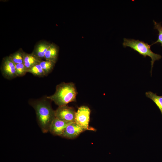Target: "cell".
Returning <instances> with one entry per match:
<instances>
[{"mask_svg":"<svg viewBox=\"0 0 162 162\" xmlns=\"http://www.w3.org/2000/svg\"><path fill=\"white\" fill-rule=\"evenodd\" d=\"M30 105L35 111L38 123L42 132H49L50 125L56 118L55 110L49 103L44 100L32 102Z\"/></svg>","mask_w":162,"mask_h":162,"instance_id":"6da1fadb","label":"cell"},{"mask_svg":"<svg viewBox=\"0 0 162 162\" xmlns=\"http://www.w3.org/2000/svg\"><path fill=\"white\" fill-rule=\"evenodd\" d=\"M77 92L74 84L72 82H63L57 86L54 94L47 97L59 106L67 105L76 101Z\"/></svg>","mask_w":162,"mask_h":162,"instance_id":"7a4b0ae2","label":"cell"},{"mask_svg":"<svg viewBox=\"0 0 162 162\" xmlns=\"http://www.w3.org/2000/svg\"><path fill=\"white\" fill-rule=\"evenodd\" d=\"M122 45L125 47H130L144 57L147 56L150 57L151 59L150 73L152 75V70L154 62L160 59L161 56L153 52L151 49V45L142 40L124 38Z\"/></svg>","mask_w":162,"mask_h":162,"instance_id":"3957f363","label":"cell"},{"mask_svg":"<svg viewBox=\"0 0 162 162\" xmlns=\"http://www.w3.org/2000/svg\"><path fill=\"white\" fill-rule=\"evenodd\" d=\"M91 110L87 106H82L76 112L75 122L86 130L95 131L96 129L89 126Z\"/></svg>","mask_w":162,"mask_h":162,"instance_id":"277c9868","label":"cell"},{"mask_svg":"<svg viewBox=\"0 0 162 162\" xmlns=\"http://www.w3.org/2000/svg\"><path fill=\"white\" fill-rule=\"evenodd\" d=\"M76 113L73 108L67 105L59 106L55 110L56 118L65 121L75 122Z\"/></svg>","mask_w":162,"mask_h":162,"instance_id":"5b68a950","label":"cell"},{"mask_svg":"<svg viewBox=\"0 0 162 162\" xmlns=\"http://www.w3.org/2000/svg\"><path fill=\"white\" fill-rule=\"evenodd\" d=\"M1 70L3 75L7 79H11L17 76L16 64L9 56L3 59Z\"/></svg>","mask_w":162,"mask_h":162,"instance_id":"8992f818","label":"cell"},{"mask_svg":"<svg viewBox=\"0 0 162 162\" xmlns=\"http://www.w3.org/2000/svg\"><path fill=\"white\" fill-rule=\"evenodd\" d=\"M72 122L62 121L55 118L50 125L49 132L54 135L61 136L67 127Z\"/></svg>","mask_w":162,"mask_h":162,"instance_id":"52a82bcc","label":"cell"},{"mask_svg":"<svg viewBox=\"0 0 162 162\" xmlns=\"http://www.w3.org/2000/svg\"><path fill=\"white\" fill-rule=\"evenodd\" d=\"M86 130L75 122H73L67 127L61 137L68 139H74Z\"/></svg>","mask_w":162,"mask_h":162,"instance_id":"ba28073f","label":"cell"},{"mask_svg":"<svg viewBox=\"0 0 162 162\" xmlns=\"http://www.w3.org/2000/svg\"><path fill=\"white\" fill-rule=\"evenodd\" d=\"M41 60L32 53L28 54L24 53L23 63L27 70L34 65L39 64Z\"/></svg>","mask_w":162,"mask_h":162,"instance_id":"9c48e42d","label":"cell"},{"mask_svg":"<svg viewBox=\"0 0 162 162\" xmlns=\"http://www.w3.org/2000/svg\"><path fill=\"white\" fill-rule=\"evenodd\" d=\"M51 44L46 42H41L38 44L35 47L32 53L41 60L44 58L46 53L49 48Z\"/></svg>","mask_w":162,"mask_h":162,"instance_id":"30bf717a","label":"cell"},{"mask_svg":"<svg viewBox=\"0 0 162 162\" xmlns=\"http://www.w3.org/2000/svg\"><path fill=\"white\" fill-rule=\"evenodd\" d=\"M58 50L57 46L54 44L50 45L45 53L44 58L46 60L56 62L58 53Z\"/></svg>","mask_w":162,"mask_h":162,"instance_id":"8fae6325","label":"cell"},{"mask_svg":"<svg viewBox=\"0 0 162 162\" xmlns=\"http://www.w3.org/2000/svg\"><path fill=\"white\" fill-rule=\"evenodd\" d=\"M146 96L155 104L160 110L162 116V96L158 95L156 93L149 91L145 93Z\"/></svg>","mask_w":162,"mask_h":162,"instance_id":"7c38bea8","label":"cell"},{"mask_svg":"<svg viewBox=\"0 0 162 162\" xmlns=\"http://www.w3.org/2000/svg\"><path fill=\"white\" fill-rule=\"evenodd\" d=\"M55 63L49 60L42 61L39 64L43 69L45 76L47 75L53 69Z\"/></svg>","mask_w":162,"mask_h":162,"instance_id":"4fadbf2b","label":"cell"},{"mask_svg":"<svg viewBox=\"0 0 162 162\" xmlns=\"http://www.w3.org/2000/svg\"><path fill=\"white\" fill-rule=\"evenodd\" d=\"M24 52L20 50L9 56L16 64L23 63Z\"/></svg>","mask_w":162,"mask_h":162,"instance_id":"5bb4252c","label":"cell"},{"mask_svg":"<svg viewBox=\"0 0 162 162\" xmlns=\"http://www.w3.org/2000/svg\"><path fill=\"white\" fill-rule=\"evenodd\" d=\"M27 72L31 73L37 76H45L44 72L39 64L34 65L28 70Z\"/></svg>","mask_w":162,"mask_h":162,"instance_id":"9a60e30c","label":"cell"},{"mask_svg":"<svg viewBox=\"0 0 162 162\" xmlns=\"http://www.w3.org/2000/svg\"><path fill=\"white\" fill-rule=\"evenodd\" d=\"M154 26V28L157 30L158 32V39L156 41L154 42L151 45V46L156 44L157 43H160L161 46H162V25L160 23H158L154 20L153 21Z\"/></svg>","mask_w":162,"mask_h":162,"instance_id":"2e32d148","label":"cell"},{"mask_svg":"<svg viewBox=\"0 0 162 162\" xmlns=\"http://www.w3.org/2000/svg\"><path fill=\"white\" fill-rule=\"evenodd\" d=\"M16 69L17 76H22L27 72V70L23 63L16 64Z\"/></svg>","mask_w":162,"mask_h":162,"instance_id":"e0dca14e","label":"cell"}]
</instances>
